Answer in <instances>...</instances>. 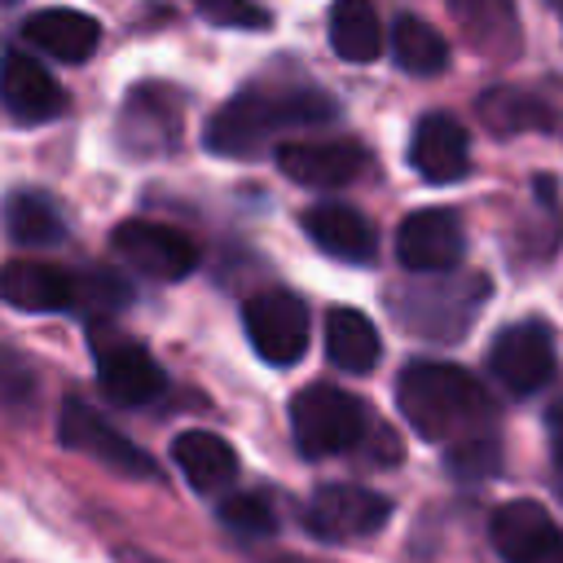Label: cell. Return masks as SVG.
Returning <instances> with one entry per match:
<instances>
[{"mask_svg": "<svg viewBox=\"0 0 563 563\" xmlns=\"http://www.w3.org/2000/svg\"><path fill=\"white\" fill-rule=\"evenodd\" d=\"M396 405L405 422L435 444H462L475 435H493V400L488 391L449 361H413L396 378Z\"/></svg>", "mask_w": 563, "mask_h": 563, "instance_id": "1", "label": "cell"}, {"mask_svg": "<svg viewBox=\"0 0 563 563\" xmlns=\"http://www.w3.org/2000/svg\"><path fill=\"white\" fill-rule=\"evenodd\" d=\"M334 114V97L317 88H246L207 119L202 145L220 158H251L273 141V132L325 123Z\"/></svg>", "mask_w": 563, "mask_h": 563, "instance_id": "2", "label": "cell"}, {"mask_svg": "<svg viewBox=\"0 0 563 563\" xmlns=\"http://www.w3.org/2000/svg\"><path fill=\"white\" fill-rule=\"evenodd\" d=\"M290 435L303 457L347 453L369 435V413L356 396L334 383H308L290 400Z\"/></svg>", "mask_w": 563, "mask_h": 563, "instance_id": "3", "label": "cell"}, {"mask_svg": "<svg viewBox=\"0 0 563 563\" xmlns=\"http://www.w3.org/2000/svg\"><path fill=\"white\" fill-rule=\"evenodd\" d=\"M484 295H488L484 277H444V282H418V286L400 290L391 299V308H396V321L409 334L449 343V339L466 334Z\"/></svg>", "mask_w": 563, "mask_h": 563, "instance_id": "4", "label": "cell"}, {"mask_svg": "<svg viewBox=\"0 0 563 563\" xmlns=\"http://www.w3.org/2000/svg\"><path fill=\"white\" fill-rule=\"evenodd\" d=\"M57 440H62L66 449H75V453L92 457L97 466H106V471L123 475V479H158L154 457H150L136 440H128L114 422H106L88 400H75V396H70V400L62 405Z\"/></svg>", "mask_w": 563, "mask_h": 563, "instance_id": "5", "label": "cell"}, {"mask_svg": "<svg viewBox=\"0 0 563 563\" xmlns=\"http://www.w3.org/2000/svg\"><path fill=\"white\" fill-rule=\"evenodd\" d=\"M387 519H391V501L374 488H361V484H321L303 506L308 532L317 541H330V545L365 541Z\"/></svg>", "mask_w": 563, "mask_h": 563, "instance_id": "6", "label": "cell"}, {"mask_svg": "<svg viewBox=\"0 0 563 563\" xmlns=\"http://www.w3.org/2000/svg\"><path fill=\"white\" fill-rule=\"evenodd\" d=\"M242 325H246L251 347L268 365H295L308 352V339H312V317H308L303 299L290 295V290L251 295L246 308H242Z\"/></svg>", "mask_w": 563, "mask_h": 563, "instance_id": "7", "label": "cell"}, {"mask_svg": "<svg viewBox=\"0 0 563 563\" xmlns=\"http://www.w3.org/2000/svg\"><path fill=\"white\" fill-rule=\"evenodd\" d=\"M462 251H466V233L453 207H418L396 229V260L409 273L422 277L453 273L462 264Z\"/></svg>", "mask_w": 563, "mask_h": 563, "instance_id": "8", "label": "cell"}, {"mask_svg": "<svg viewBox=\"0 0 563 563\" xmlns=\"http://www.w3.org/2000/svg\"><path fill=\"white\" fill-rule=\"evenodd\" d=\"M488 369L510 396H532L554 378V334L545 321H515L488 343Z\"/></svg>", "mask_w": 563, "mask_h": 563, "instance_id": "9", "label": "cell"}, {"mask_svg": "<svg viewBox=\"0 0 563 563\" xmlns=\"http://www.w3.org/2000/svg\"><path fill=\"white\" fill-rule=\"evenodd\" d=\"M110 246L141 277H154V282H180L198 268V246L180 229L158 224V220H123L114 229Z\"/></svg>", "mask_w": 563, "mask_h": 563, "instance_id": "10", "label": "cell"}, {"mask_svg": "<svg viewBox=\"0 0 563 563\" xmlns=\"http://www.w3.org/2000/svg\"><path fill=\"white\" fill-rule=\"evenodd\" d=\"M97 352V383L114 405H150L167 391L163 365L136 339H92Z\"/></svg>", "mask_w": 563, "mask_h": 563, "instance_id": "11", "label": "cell"}, {"mask_svg": "<svg viewBox=\"0 0 563 563\" xmlns=\"http://www.w3.org/2000/svg\"><path fill=\"white\" fill-rule=\"evenodd\" d=\"M493 550L506 563H563V532L537 501H506L488 519Z\"/></svg>", "mask_w": 563, "mask_h": 563, "instance_id": "12", "label": "cell"}, {"mask_svg": "<svg viewBox=\"0 0 563 563\" xmlns=\"http://www.w3.org/2000/svg\"><path fill=\"white\" fill-rule=\"evenodd\" d=\"M277 167L299 185L339 189L369 172V154L356 141H290L277 150Z\"/></svg>", "mask_w": 563, "mask_h": 563, "instance_id": "13", "label": "cell"}, {"mask_svg": "<svg viewBox=\"0 0 563 563\" xmlns=\"http://www.w3.org/2000/svg\"><path fill=\"white\" fill-rule=\"evenodd\" d=\"M409 167L431 185H453L471 172V141L466 128L453 114H427L418 119L409 136Z\"/></svg>", "mask_w": 563, "mask_h": 563, "instance_id": "14", "label": "cell"}, {"mask_svg": "<svg viewBox=\"0 0 563 563\" xmlns=\"http://www.w3.org/2000/svg\"><path fill=\"white\" fill-rule=\"evenodd\" d=\"M0 106L18 123H48L66 110V88L26 53H9L0 62Z\"/></svg>", "mask_w": 563, "mask_h": 563, "instance_id": "15", "label": "cell"}, {"mask_svg": "<svg viewBox=\"0 0 563 563\" xmlns=\"http://www.w3.org/2000/svg\"><path fill=\"white\" fill-rule=\"evenodd\" d=\"M0 299L22 312H62L79 303V282L48 260H9L0 268Z\"/></svg>", "mask_w": 563, "mask_h": 563, "instance_id": "16", "label": "cell"}, {"mask_svg": "<svg viewBox=\"0 0 563 563\" xmlns=\"http://www.w3.org/2000/svg\"><path fill=\"white\" fill-rule=\"evenodd\" d=\"M303 233L312 238L317 251H325L330 260H343V264H369L374 251H378V233L374 224L347 207V202H312L303 216H299Z\"/></svg>", "mask_w": 563, "mask_h": 563, "instance_id": "17", "label": "cell"}, {"mask_svg": "<svg viewBox=\"0 0 563 563\" xmlns=\"http://www.w3.org/2000/svg\"><path fill=\"white\" fill-rule=\"evenodd\" d=\"M172 462L189 479V488L194 493H207V497L224 493L238 479V453L216 431H180L172 440Z\"/></svg>", "mask_w": 563, "mask_h": 563, "instance_id": "18", "label": "cell"}, {"mask_svg": "<svg viewBox=\"0 0 563 563\" xmlns=\"http://www.w3.org/2000/svg\"><path fill=\"white\" fill-rule=\"evenodd\" d=\"M22 35L40 53H48L53 62H70V66L75 62H88L97 53V44H101L97 18H88L79 9H40V13H31L22 22Z\"/></svg>", "mask_w": 563, "mask_h": 563, "instance_id": "19", "label": "cell"}, {"mask_svg": "<svg viewBox=\"0 0 563 563\" xmlns=\"http://www.w3.org/2000/svg\"><path fill=\"white\" fill-rule=\"evenodd\" d=\"M180 136V106L167 88H136L123 106V141L136 154L172 150Z\"/></svg>", "mask_w": 563, "mask_h": 563, "instance_id": "20", "label": "cell"}, {"mask_svg": "<svg viewBox=\"0 0 563 563\" xmlns=\"http://www.w3.org/2000/svg\"><path fill=\"white\" fill-rule=\"evenodd\" d=\"M325 356L347 374H369L383 356V339L365 312L330 308L325 312Z\"/></svg>", "mask_w": 563, "mask_h": 563, "instance_id": "21", "label": "cell"}, {"mask_svg": "<svg viewBox=\"0 0 563 563\" xmlns=\"http://www.w3.org/2000/svg\"><path fill=\"white\" fill-rule=\"evenodd\" d=\"M0 224L13 246H57L66 238V220L57 202L40 189H18L0 207Z\"/></svg>", "mask_w": 563, "mask_h": 563, "instance_id": "22", "label": "cell"}, {"mask_svg": "<svg viewBox=\"0 0 563 563\" xmlns=\"http://www.w3.org/2000/svg\"><path fill=\"white\" fill-rule=\"evenodd\" d=\"M479 123L493 132V136H519V132H545L554 128V114L541 97L523 92V88H493L479 97L475 106Z\"/></svg>", "mask_w": 563, "mask_h": 563, "instance_id": "23", "label": "cell"}, {"mask_svg": "<svg viewBox=\"0 0 563 563\" xmlns=\"http://www.w3.org/2000/svg\"><path fill=\"white\" fill-rule=\"evenodd\" d=\"M330 48L343 62H374L383 53V26L378 13L365 0H339L330 9Z\"/></svg>", "mask_w": 563, "mask_h": 563, "instance_id": "24", "label": "cell"}, {"mask_svg": "<svg viewBox=\"0 0 563 563\" xmlns=\"http://www.w3.org/2000/svg\"><path fill=\"white\" fill-rule=\"evenodd\" d=\"M453 18H457V26L466 31V40L484 57H510L519 48L515 13L506 4H493V0H457L453 4Z\"/></svg>", "mask_w": 563, "mask_h": 563, "instance_id": "25", "label": "cell"}, {"mask_svg": "<svg viewBox=\"0 0 563 563\" xmlns=\"http://www.w3.org/2000/svg\"><path fill=\"white\" fill-rule=\"evenodd\" d=\"M387 40H391L396 66L409 70V75H440L444 62H449L444 35H440L431 22L413 18V13H400V18L391 22V35H387Z\"/></svg>", "mask_w": 563, "mask_h": 563, "instance_id": "26", "label": "cell"}, {"mask_svg": "<svg viewBox=\"0 0 563 563\" xmlns=\"http://www.w3.org/2000/svg\"><path fill=\"white\" fill-rule=\"evenodd\" d=\"M220 523L238 537H273L277 532V515L260 493H233L220 501Z\"/></svg>", "mask_w": 563, "mask_h": 563, "instance_id": "27", "label": "cell"}, {"mask_svg": "<svg viewBox=\"0 0 563 563\" xmlns=\"http://www.w3.org/2000/svg\"><path fill=\"white\" fill-rule=\"evenodd\" d=\"M444 466H449L457 479H488V475H497V466H501V449H497L493 435H475V440L453 444Z\"/></svg>", "mask_w": 563, "mask_h": 563, "instance_id": "28", "label": "cell"}, {"mask_svg": "<svg viewBox=\"0 0 563 563\" xmlns=\"http://www.w3.org/2000/svg\"><path fill=\"white\" fill-rule=\"evenodd\" d=\"M35 396V369L13 347H0V405H26Z\"/></svg>", "mask_w": 563, "mask_h": 563, "instance_id": "29", "label": "cell"}, {"mask_svg": "<svg viewBox=\"0 0 563 563\" xmlns=\"http://www.w3.org/2000/svg\"><path fill=\"white\" fill-rule=\"evenodd\" d=\"M198 13L207 18V22H216V26H268L273 18H268V9H255V4H233V0H207V4H198Z\"/></svg>", "mask_w": 563, "mask_h": 563, "instance_id": "30", "label": "cell"}, {"mask_svg": "<svg viewBox=\"0 0 563 563\" xmlns=\"http://www.w3.org/2000/svg\"><path fill=\"white\" fill-rule=\"evenodd\" d=\"M545 431H550V453H554V462H559V471H563V405L550 409Z\"/></svg>", "mask_w": 563, "mask_h": 563, "instance_id": "31", "label": "cell"}, {"mask_svg": "<svg viewBox=\"0 0 563 563\" xmlns=\"http://www.w3.org/2000/svg\"><path fill=\"white\" fill-rule=\"evenodd\" d=\"M277 563H303V559H277Z\"/></svg>", "mask_w": 563, "mask_h": 563, "instance_id": "32", "label": "cell"}, {"mask_svg": "<svg viewBox=\"0 0 563 563\" xmlns=\"http://www.w3.org/2000/svg\"><path fill=\"white\" fill-rule=\"evenodd\" d=\"M559 497H563V479H559Z\"/></svg>", "mask_w": 563, "mask_h": 563, "instance_id": "33", "label": "cell"}]
</instances>
